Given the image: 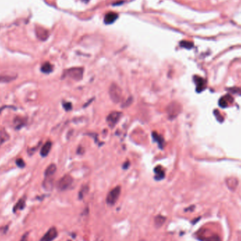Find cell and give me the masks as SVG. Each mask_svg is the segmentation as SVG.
<instances>
[{
  "instance_id": "cell-1",
  "label": "cell",
  "mask_w": 241,
  "mask_h": 241,
  "mask_svg": "<svg viewBox=\"0 0 241 241\" xmlns=\"http://www.w3.org/2000/svg\"><path fill=\"white\" fill-rule=\"evenodd\" d=\"M109 96L114 103H118L122 98V90L120 87L115 83L109 87Z\"/></svg>"
},
{
  "instance_id": "cell-2",
  "label": "cell",
  "mask_w": 241,
  "mask_h": 241,
  "mask_svg": "<svg viewBox=\"0 0 241 241\" xmlns=\"http://www.w3.org/2000/svg\"><path fill=\"white\" fill-rule=\"evenodd\" d=\"M83 69L80 67H74L66 70L64 73V76H69L76 81H80L83 78Z\"/></svg>"
},
{
  "instance_id": "cell-3",
  "label": "cell",
  "mask_w": 241,
  "mask_h": 241,
  "mask_svg": "<svg viewBox=\"0 0 241 241\" xmlns=\"http://www.w3.org/2000/svg\"><path fill=\"white\" fill-rule=\"evenodd\" d=\"M181 109L182 108H181V104L176 102H173L168 104L166 108V112H167L169 118H175L181 113Z\"/></svg>"
},
{
  "instance_id": "cell-4",
  "label": "cell",
  "mask_w": 241,
  "mask_h": 241,
  "mask_svg": "<svg viewBox=\"0 0 241 241\" xmlns=\"http://www.w3.org/2000/svg\"><path fill=\"white\" fill-rule=\"evenodd\" d=\"M121 190V189L120 186H117V187L113 188L108 193L107 196H106V202H107L108 205H114V204H116L118 200L119 196H120Z\"/></svg>"
},
{
  "instance_id": "cell-5",
  "label": "cell",
  "mask_w": 241,
  "mask_h": 241,
  "mask_svg": "<svg viewBox=\"0 0 241 241\" xmlns=\"http://www.w3.org/2000/svg\"><path fill=\"white\" fill-rule=\"evenodd\" d=\"M73 178L69 175H65L59 181L57 187L59 190H66L71 187L73 183Z\"/></svg>"
},
{
  "instance_id": "cell-6",
  "label": "cell",
  "mask_w": 241,
  "mask_h": 241,
  "mask_svg": "<svg viewBox=\"0 0 241 241\" xmlns=\"http://www.w3.org/2000/svg\"><path fill=\"white\" fill-rule=\"evenodd\" d=\"M121 113L118 112V111H112L108 115L107 118H106V122L109 124V126L113 127L118 123V121L121 118Z\"/></svg>"
},
{
  "instance_id": "cell-7",
  "label": "cell",
  "mask_w": 241,
  "mask_h": 241,
  "mask_svg": "<svg viewBox=\"0 0 241 241\" xmlns=\"http://www.w3.org/2000/svg\"><path fill=\"white\" fill-rule=\"evenodd\" d=\"M58 232L56 228L52 227L48 231L39 241H53L57 237Z\"/></svg>"
},
{
  "instance_id": "cell-8",
  "label": "cell",
  "mask_w": 241,
  "mask_h": 241,
  "mask_svg": "<svg viewBox=\"0 0 241 241\" xmlns=\"http://www.w3.org/2000/svg\"><path fill=\"white\" fill-rule=\"evenodd\" d=\"M193 79L196 84V87H197L196 90H197V93H201V92L205 90L206 86H207V82H206L205 79L198 76H194Z\"/></svg>"
},
{
  "instance_id": "cell-9",
  "label": "cell",
  "mask_w": 241,
  "mask_h": 241,
  "mask_svg": "<svg viewBox=\"0 0 241 241\" xmlns=\"http://www.w3.org/2000/svg\"><path fill=\"white\" fill-rule=\"evenodd\" d=\"M233 102V98L229 95H226L222 97L218 102V104L222 108H226L228 106V104H231Z\"/></svg>"
},
{
  "instance_id": "cell-10",
  "label": "cell",
  "mask_w": 241,
  "mask_h": 241,
  "mask_svg": "<svg viewBox=\"0 0 241 241\" xmlns=\"http://www.w3.org/2000/svg\"><path fill=\"white\" fill-rule=\"evenodd\" d=\"M118 19V14L114 13V12H109L106 14L104 16V23L106 24H111L113 23L116 19Z\"/></svg>"
},
{
  "instance_id": "cell-11",
  "label": "cell",
  "mask_w": 241,
  "mask_h": 241,
  "mask_svg": "<svg viewBox=\"0 0 241 241\" xmlns=\"http://www.w3.org/2000/svg\"><path fill=\"white\" fill-rule=\"evenodd\" d=\"M17 78L16 75H11V74H5V75H0V83H7L14 81Z\"/></svg>"
},
{
  "instance_id": "cell-12",
  "label": "cell",
  "mask_w": 241,
  "mask_h": 241,
  "mask_svg": "<svg viewBox=\"0 0 241 241\" xmlns=\"http://www.w3.org/2000/svg\"><path fill=\"white\" fill-rule=\"evenodd\" d=\"M52 142L51 141H48L43 146L40 150V155L42 156H46L48 155V154L51 150L52 148Z\"/></svg>"
},
{
  "instance_id": "cell-13",
  "label": "cell",
  "mask_w": 241,
  "mask_h": 241,
  "mask_svg": "<svg viewBox=\"0 0 241 241\" xmlns=\"http://www.w3.org/2000/svg\"><path fill=\"white\" fill-rule=\"evenodd\" d=\"M226 185L230 190H234L238 186V180L235 178H228L226 180Z\"/></svg>"
},
{
  "instance_id": "cell-14",
  "label": "cell",
  "mask_w": 241,
  "mask_h": 241,
  "mask_svg": "<svg viewBox=\"0 0 241 241\" xmlns=\"http://www.w3.org/2000/svg\"><path fill=\"white\" fill-rule=\"evenodd\" d=\"M56 165L54 164H52L49 165L48 167L46 168L45 172H44L45 177H52V176L56 173Z\"/></svg>"
},
{
  "instance_id": "cell-15",
  "label": "cell",
  "mask_w": 241,
  "mask_h": 241,
  "mask_svg": "<svg viewBox=\"0 0 241 241\" xmlns=\"http://www.w3.org/2000/svg\"><path fill=\"white\" fill-rule=\"evenodd\" d=\"M15 128L16 129H20L25 126V124L26 123V120L22 117H16L14 121Z\"/></svg>"
},
{
  "instance_id": "cell-16",
  "label": "cell",
  "mask_w": 241,
  "mask_h": 241,
  "mask_svg": "<svg viewBox=\"0 0 241 241\" xmlns=\"http://www.w3.org/2000/svg\"><path fill=\"white\" fill-rule=\"evenodd\" d=\"M155 172L156 173L155 178L156 180H161L162 178H164L165 176L164 171L163 168H161V166H156V167L155 168Z\"/></svg>"
},
{
  "instance_id": "cell-17",
  "label": "cell",
  "mask_w": 241,
  "mask_h": 241,
  "mask_svg": "<svg viewBox=\"0 0 241 241\" xmlns=\"http://www.w3.org/2000/svg\"><path fill=\"white\" fill-rule=\"evenodd\" d=\"M166 220V218L165 217H163L161 215H158L155 218V226L157 228H160L162 226V225L165 223Z\"/></svg>"
},
{
  "instance_id": "cell-18",
  "label": "cell",
  "mask_w": 241,
  "mask_h": 241,
  "mask_svg": "<svg viewBox=\"0 0 241 241\" xmlns=\"http://www.w3.org/2000/svg\"><path fill=\"white\" fill-rule=\"evenodd\" d=\"M52 70H53V66H52V64L49 63V62H45V63L43 64V66L41 67L42 72L46 74L50 73Z\"/></svg>"
},
{
  "instance_id": "cell-19",
  "label": "cell",
  "mask_w": 241,
  "mask_h": 241,
  "mask_svg": "<svg viewBox=\"0 0 241 241\" xmlns=\"http://www.w3.org/2000/svg\"><path fill=\"white\" fill-rule=\"evenodd\" d=\"M9 139V136L5 131H2L0 132V147Z\"/></svg>"
},
{
  "instance_id": "cell-20",
  "label": "cell",
  "mask_w": 241,
  "mask_h": 241,
  "mask_svg": "<svg viewBox=\"0 0 241 241\" xmlns=\"http://www.w3.org/2000/svg\"><path fill=\"white\" fill-rule=\"evenodd\" d=\"M152 137L154 138V140H155L156 142H157L159 143V145H160V146H161V148H162L163 145H164V140L162 137L159 135V134L156 133V132L152 133Z\"/></svg>"
},
{
  "instance_id": "cell-21",
  "label": "cell",
  "mask_w": 241,
  "mask_h": 241,
  "mask_svg": "<svg viewBox=\"0 0 241 241\" xmlns=\"http://www.w3.org/2000/svg\"><path fill=\"white\" fill-rule=\"evenodd\" d=\"M25 205H26V203H25L24 199H21V200H20L19 202H17L16 205L14 206V212H16V211H18L19 210H23L25 207Z\"/></svg>"
},
{
  "instance_id": "cell-22",
  "label": "cell",
  "mask_w": 241,
  "mask_h": 241,
  "mask_svg": "<svg viewBox=\"0 0 241 241\" xmlns=\"http://www.w3.org/2000/svg\"><path fill=\"white\" fill-rule=\"evenodd\" d=\"M37 35H38V38H40V39H42V40H45V39L48 38V32H47L46 31H37Z\"/></svg>"
},
{
  "instance_id": "cell-23",
  "label": "cell",
  "mask_w": 241,
  "mask_h": 241,
  "mask_svg": "<svg viewBox=\"0 0 241 241\" xmlns=\"http://www.w3.org/2000/svg\"><path fill=\"white\" fill-rule=\"evenodd\" d=\"M181 46L187 49H191L193 47V44L192 43H190V42L182 41L181 43Z\"/></svg>"
},
{
  "instance_id": "cell-24",
  "label": "cell",
  "mask_w": 241,
  "mask_h": 241,
  "mask_svg": "<svg viewBox=\"0 0 241 241\" xmlns=\"http://www.w3.org/2000/svg\"><path fill=\"white\" fill-rule=\"evenodd\" d=\"M16 163L17 166H18L19 167H20V168H23L25 166V162H24V161L22 160V159H19V160H17Z\"/></svg>"
},
{
  "instance_id": "cell-25",
  "label": "cell",
  "mask_w": 241,
  "mask_h": 241,
  "mask_svg": "<svg viewBox=\"0 0 241 241\" xmlns=\"http://www.w3.org/2000/svg\"><path fill=\"white\" fill-rule=\"evenodd\" d=\"M214 114H215V116H217V118L219 117V120H218V121H221V122H222V121L223 120V116L220 114L219 111H218L217 110H215L214 111Z\"/></svg>"
},
{
  "instance_id": "cell-26",
  "label": "cell",
  "mask_w": 241,
  "mask_h": 241,
  "mask_svg": "<svg viewBox=\"0 0 241 241\" xmlns=\"http://www.w3.org/2000/svg\"><path fill=\"white\" fill-rule=\"evenodd\" d=\"M64 107L65 108V109H66V110H67V111L71 110V107H72V106H71V103H66V104H64Z\"/></svg>"
},
{
  "instance_id": "cell-27",
  "label": "cell",
  "mask_w": 241,
  "mask_h": 241,
  "mask_svg": "<svg viewBox=\"0 0 241 241\" xmlns=\"http://www.w3.org/2000/svg\"><path fill=\"white\" fill-rule=\"evenodd\" d=\"M81 1H83V2H85V3H86V2H89V1H90V0H81Z\"/></svg>"
}]
</instances>
